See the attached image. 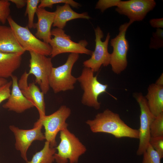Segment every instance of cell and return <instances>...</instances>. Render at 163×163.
<instances>
[{
    "label": "cell",
    "instance_id": "1",
    "mask_svg": "<svg viewBox=\"0 0 163 163\" xmlns=\"http://www.w3.org/2000/svg\"><path fill=\"white\" fill-rule=\"evenodd\" d=\"M86 123L94 133H109L117 138H139V130L129 126L118 114L108 109L97 113L94 119L88 120Z\"/></svg>",
    "mask_w": 163,
    "mask_h": 163
},
{
    "label": "cell",
    "instance_id": "2",
    "mask_svg": "<svg viewBox=\"0 0 163 163\" xmlns=\"http://www.w3.org/2000/svg\"><path fill=\"white\" fill-rule=\"evenodd\" d=\"M60 142L54 155L56 163H77L79 157L86 151V147L73 133L66 128L60 132Z\"/></svg>",
    "mask_w": 163,
    "mask_h": 163
},
{
    "label": "cell",
    "instance_id": "3",
    "mask_svg": "<svg viewBox=\"0 0 163 163\" xmlns=\"http://www.w3.org/2000/svg\"><path fill=\"white\" fill-rule=\"evenodd\" d=\"M79 54L71 53L64 64L52 68L49 83L50 87L55 93L74 89V85L77 80V78L72 75V71L74 64L79 58Z\"/></svg>",
    "mask_w": 163,
    "mask_h": 163
},
{
    "label": "cell",
    "instance_id": "4",
    "mask_svg": "<svg viewBox=\"0 0 163 163\" xmlns=\"http://www.w3.org/2000/svg\"><path fill=\"white\" fill-rule=\"evenodd\" d=\"M77 78L83 91L82 103L96 110L99 109L101 103L98 101V97L106 92L107 85L100 82L97 80V76L94 75V72L86 67H84L81 75Z\"/></svg>",
    "mask_w": 163,
    "mask_h": 163
},
{
    "label": "cell",
    "instance_id": "5",
    "mask_svg": "<svg viewBox=\"0 0 163 163\" xmlns=\"http://www.w3.org/2000/svg\"><path fill=\"white\" fill-rule=\"evenodd\" d=\"M52 38L49 44L52 51L51 56L53 58L62 53H75L91 55L93 51L86 48L87 41L81 40L78 43L72 41L71 37L66 34L62 29L53 28L51 31Z\"/></svg>",
    "mask_w": 163,
    "mask_h": 163
},
{
    "label": "cell",
    "instance_id": "6",
    "mask_svg": "<svg viewBox=\"0 0 163 163\" xmlns=\"http://www.w3.org/2000/svg\"><path fill=\"white\" fill-rule=\"evenodd\" d=\"M71 113L69 108L62 105L53 113L39 118L36 122L44 127L45 139L49 142L51 147L57 146L56 135L59 132L67 128L68 124L66 121Z\"/></svg>",
    "mask_w": 163,
    "mask_h": 163
},
{
    "label": "cell",
    "instance_id": "7",
    "mask_svg": "<svg viewBox=\"0 0 163 163\" xmlns=\"http://www.w3.org/2000/svg\"><path fill=\"white\" fill-rule=\"evenodd\" d=\"M7 21L18 42L25 51L34 52L46 56H51L52 49L49 44L37 38L30 31L27 26L23 27L19 25L10 15Z\"/></svg>",
    "mask_w": 163,
    "mask_h": 163
},
{
    "label": "cell",
    "instance_id": "8",
    "mask_svg": "<svg viewBox=\"0 0 163 163\" xmlns=\"http://www.w3.org/2000/svg\"><path fill=\"white\" fill-rule=\"evenodd\" d=\"M131 24L129 22L121 25L119 28L118 34L110 41L113 51L110 54V64L113 72L117 74L120 73L127 66V55L129 44L126 38V33Z\"/></svg>",
    "mask_w": 163,
    "mask_h": 163
},
{
    "label": "cell",
    "instance_id": "9",
    "mask_svg": "<svg viewBox=\"0 0 163 163\" xmlns=\"http://www.w3.org/2000/svg\"><path fill=\"white\" fill-rule=\"evenodd\" d=\"M29 75H34L35 83L40 86L41 91L45 94L50 89L49 77L53 67L51 58L34 52H30Z\"/></svg>",
    "mask_w": 163,
    "mask_h": 163
},
{
    "label": "cell",
    "instance_id": "10",
    "mask_svg": "<svg viewBox=\"0 0 163 163\" xmlns=\"http://www.w3.org/2000/svg\"><path fill=\"white\" fill-rule=\"evenodd\" d=\"M95 46L91 58L83 62L85 67L91 69L94 72H98L102 66H107L110 64V54L108 51V46L110 37L108 33L105 40L102 41L104 34L100 27L97 26L95 29Z\"/></svg>",
    "mask_w": 163,
    "mask_h": 163
},
{
    "label": "cell",
    "instance_id": "11",
    "mask_svg": "<svg viewBox=\"0 0 163 163\" xmlns=\"http://www.w3.org/2000/svg\"><path fill=\"white\" fill-rule=\"evenodd\" d=\"M134 96L139 104L140 110V126L139 129V142L136 153L142 155L146 151L151 137L150 126L155 117L150 111L147 100L141 93H135Z\"/></svg>",
    "mask_w": 163,
    "mask_h": 163
},
{
    "label": "cell",
    "instance_id": "12",
    "mask_svg": "<svg viewBox=\"0 0 163 163\" xmlns=\"http://www.w3.org/2000/svg\"><path fill=\"white\" fill-rule=\"evenodd\" d=\"M42 125L35 123L33 128L29 129H20L14 125H11L9 128L14 133L15 139V148L19 151L23 159L27 162V151L32 143L35 141H43L44 135L42 132Z\"/></svg>",
    "mask_w": 163,
    "mask_h": 163
},
{
    "label": "cell",
    "instance_id": "13",
    "mask_svg": "<svg viewBox=\"0 0 163 163\" xmlns=\"http://www.w3.org/2000/svg\"><path fill=\"white\" fill-rule=\"evenodd\" d=\"M154 0L120 1L115 9L120 14L126 16L131 24L135 21L143 20L147 14L155 7Z\"/></svg>",
    "mask_w": 163,
    "mask_h": 163
},
{
    "label": "cell",
    "instance_id": "14",
    "mask_svg": "<svg viewBox=\"0 0 163 163\" xmlns=\"http://www.w3.org/2000/svg\"><path fill=\"white\" fill-rule=\"evenodd\" d=\"M29 75L25 71L18 81V85L24 95L36 107L41 118L46 115L44 94L34 82L28 84Z\"/></svg>",
    "mask_w": 163,
    "mask_h": 163
},
{
    "label": "cell",
    "instance_id": "15",
    "mask_svg": "<svg viewBox=\"0 0 163 163\" xmlns=\"http://www.w3.org/2000/svg\"><path fill=\"white\" fill-rule=\"evenodd\" d=\"M12 89L7 101L2 105L3 108L9 111L21 113L27 110L34 107V104L23 94L18 84L17 77L13 75Z\"/></svg>",
    "mask_w": 163,
    "mask_h": 163
},
{
    "label": "cell",
    "instance_id": "16",
    "mask_svg": "<svg viewBox=\"0 0 163 163\" xmlns=\"http://www.w3.org/2000/svg\"><path fill=\"white\" fill-rule=\"evenodd\" d=\"M36 14L37 21L34 23V28L37 29L35 36L49 44L52 38L51 27L54 21L55 11L50 12L44 8L38 7Z\"/></svg>",
    "mask_w": 163,
    "mask_h": 163
},
{
    "label": "cell",
    "instance_id": "17",
    "mask_svg": "<svg viewBox=\"0 0 163 163\" xmlns=\"http://www.w3.org/2000/svg\"><path fill=\"white\" fill-rule=\"evenodd\" d=\"M25 51L18 42L11 28L0 24V52L23 55Z\"/></svg>",
    "mask_w": 163,
    "mask_h": 163
},
{
    "label": "cell",
    "instance_id": "18",
    "mask_svg": "<svg viewBox=\"0 0 163 163\" xmlns=\"http://www.w3.org/2000/svg\"><path fill=\"white\" fill-rule=\"evenodd\" d=\"M55 12V15L53 26V27L62 29L69 21L79 18L87 20L90 18L87 13H79L76 12L68 4H64L62 5H57Z\"/></svg>",
    "mask_w": 163,
    "mask_h": 163
},
{
    "label": "cell",
    "instance_id": "19",
    "mask_svg": "<svg viewBox=\"0 0 163 163\" xmlns=\"http://www.w3.org/2000/svg\"><path fill=\"white\" fill-rule=\"evenodd\" d=\"M22 55L0 52V78L6 79L11 77L21 66Z\"/></svg>",
    "mask_w": 163,
    "mask_h": 163
},
{
    "label": "cell",
    "instance_id": "20",
    "mask_svg": "<svg viewBox=\"0 0 163 163\" xmlns=\"http://www.w3.org/2000/svg\"><path fill=\"white\" fill-rule=\"evenodd\" d=\"M149 108L155 117L163 113V86L152 84L145 97Z\"/></svg>",
    "mask_w": 163,
    "mask_h": 163
},
{
    "label": "cell",
    "instance_id": "21",
    "mask_svg": "<svg viewBox=\"0 0 163 163\" xmlns=\"http://www.w3.org/2000/svg\"><path fill=\"white\" fill-rule=\"evenodd\" d=\"M56 152V147L50 146L46 141L43 148L36 152L30 161L26 163H53L55 161L54 155Z\"/></svg>",
    "mask_w": 163,
    "mask_h": 163
},
{
    "label": "cell",
    "instance_id": "22",
    "mask_svg": "<svg viewBox=\"0 0 163 163\" xmlns=\"http://www.w3.org/2000/svg\"><path fill=\"white\" fill-rule=\"evenodd\" d=\"M40 0H27L25 16L27 15L28 17L27 27L29 28H34V19L35 14H36Z\"/></svg>",
    "mask_w": 163,
    "mask_h": 163
},
{
    "label": "cell",
    "instance_id": "23",
    "mask_svg": "<svg viewBox=\"0 0 163 163\" xmlns=\"http://www.w3.org/2000/svg\"><path fill=\"white\" fill-rule=\"evenodd\" d=\"M151 137L163 136V113L156 117L150 126Z\"/></svg>",
    "mask_w": 163,
    "mask_h": 163
},
{
    "label": "cell",
    "instance_id": "24",
    "mask_svg": "<svg viewBox=\"0 0 163 163\" xmlns=\"http://www.w3.org/2000/svg\"><path fill=\"white\" fill-rule=\"evenodd\" d=\"M142 163H161V158L158 153L149 144L143 153Z\"/></svg>",
    "mask_w": 163,
    "mask_h": 163
},
{
    "label": "cell",
    "instance_id": "25",
    "mask_svg": "<svg viewBox=\"0 0 163 163\" xmlns=\"http://www.w3.org/2000/svg\"><path fill=\"white\" fill-rule=\"evenodd\" d=\"M60 3L68 4L73 8H76L81 6L79 3L73 0H40L38 8L48 7L52 8L54 5Z\"/></svg>",
    "mask_w": 163,
    "mask_h": 163
},
{
    "label": "cell",
    "instance_id": "26",
    "mask_svg": "<svg viewBox=\"0 0 163 163\" xmlns=\"http://www.w3.org/2000/svg\"><path fill=\"white\" fill-rule=\"evenodd\" d=\"M163 47V30L161 28H157L153 32L151 38L149 48L158 49Z\"/></svg>",
    "mask_w": 163,
    "mask_h": 163
},
{
    "label": "cell",
    "instance_id": "27",
    "mask_svg": "<svg viewBox=\"0 0 163 163\" xmlns=\"http://www.w3.org/2000/svg\"><path fill=\"white\" fill-rule=\"evenodd\" d=\"M11 4L8 0H0V22L5 24L10 13Z\"/></svg>",
    "mask_w": 163,
    "mask_h": 163
},
{
    "label": "cell",
    "instance_id": "28",
    "mask_svg": "<svg viewBox=\"0 0 163 163\" xmlns=\"http://www.w3.org/2000/svg\"><path fill=\"white\" fill-rule=\"evenodd\" d=\"M149 143L159 154L161 159L163 157V136L151 137Z\"/></svg>",
    "mask_w": 163,
    "mask_h": 163
},
{
    "label": "cell",
    "instance_id": "29",
    "mask_svg": "<svg viewBox=\"0 0 163 163\" xmlns=\"http://www.w3.org/2000/svg\"><path fill=\"white\" fill-rule=\"evenodd\" d=\"M120 0H99L97 2L95 8L99 9L103 12L107 9L114 6H117Z\"/></svg>",
    "mask_w": 163,
    "mask_h": 163
},
{
    "label": "cell",
    "instance_id": "30",
    "mask_svg": "<svg viewBox=\"0 0 163 163\" xmlns=\"http://www.w3.org/2000/svg\"><path fill=\"white\" fill-rule=\"evenodd\" d=\"M12 84V82L11 81L0 87V104L9 97L11 94L10 88Z\"/></svg>",
    "mask_w": 163,
    "mask_h": 163
},
{
    "label": "cell",
    "instance_id": "31",
    "mask_svg": "<svg viewBox=\"0 0 163 163\" xmlns=\"http://www.w3.org/2000/svg\"><path fill=\"white\" fill-rule=\"evenodd\" d=\"M149 24L153 28H163V18H153L150 20Z\"/></svg>",
    "mask_w": 163,
    "mask_h": 163
},
{
    "label": "cell",
    "instance_id": "32",
    "mask_svg": "<svg viewBox=\"0 0 163 163\" xmlns=\"http://www.w3.org/2000/svg\"><path fill=\"white\" fill-rule=\"evenodd\" d=\"M9 2L14 3L18 8H21L27 4V0H10Z\"/></svg>",
    "mask_w": 163,
    "mask_h": 163
},
{
    "label": "cell",
    "instance_id": "33",
    "mask_svg": "<svg viewBox=\"0 0 163 163\" xmlns=\"http://www.w3.org/2000/svg\"><path fill=\"white\" fill-rule=\"evenodd\" d=\"M156 85L163 86V74L162 73L158 78L157 80L155 83Z\"/></svg>",
    "mask_w": 163,
    "mask_h": 163
},
{
    "label": "cell",
    "instance_id": "34",
    "mask_svg": "<svg viewBox=\"0 0 163 163\" xmlns=\"http://www.w3.org/2000/svg\"><path fill=\"white\" fill-rule=\"evenodd\" d=\"M8 82L6 79L0 78V87L5 85Z\"/></svg>",
    "mask_w": 163,
    "mask_h": 163
}]
</instances>
